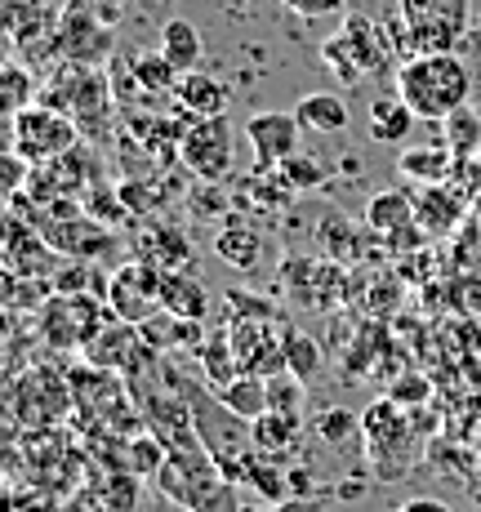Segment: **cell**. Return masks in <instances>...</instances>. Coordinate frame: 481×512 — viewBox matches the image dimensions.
Masks as SVG:
<instances>
[{"label": "cell", "mask_w": 481, "mask_h": 512, "mask_svg": "<svg viewBox=\"0 0 481 512\" xmlns=\"http://www.w3.org/2000/svg\"><path fill=\"white\" fill-rule=\"evenodd\" d=\"M85 214H90V219H98V223H107V228H121L125 219H134L130 214V205L121 201V187H107L103 179H98L90 192H85Z\"/></svg>", "instance_id": "cell-35"}, {"label": "cell", "mask_w": 481, "mask_h": 512, "mask_svg": "<svg viewBox=\"0 0 481 512\" xmlns=\"http://www.w3.org/2000/svg\"><path fill=\"white\" fill-rule=\"evenodd\" d=\"M473 76L459 54H410L397 67V94L415 107L419 121H446L468 103Z\"/></svg>", "instance_id": "cell-3"}, {"label": "cell", "mask_w": 481, "mask_h": 512, "mask_svg": "<svg viewBox=\"0 0 481 512\" xmlns=\"http://www.w3.org/2000/svg\"><path fill=\"white\" fill-rule=\"evenodd\" d=\"M303 392H308V383L294 379L290 370H281L268 379V406L281 410V415H303Z\"/></svg>", "instance_id": "cell-38"}, {"label": "cell", "mask_w": 481, "mask_h": 512, "mask_svg": "<svg viewBox=\"0 0 481 512\" xmlns=\"http://www.w3.org/2000/svg\"><path fill=\"white\" fill-rule=\"evenodd\" d=\"M294 121H299L308 134H343L348 130V121H352V112H348V103H343L339 94L312 90V94H303L299 103H294Z\"/></svg>", "instance_id": "cell-19"}, {"label": "cell", "mask_w": 481, "mask_h": 512, "mask_svg": "<svg viewBox=\"0 0 481 512\" xmlns=\"http://www.w3.org/2000/svg\"><path fill=\"white\" fill-rule=\"evenodd\" d=\"M228 303H232V308H241L237 317H281V312H277V303H272V299H259V294L228 290Z\"/></svg>", "instance_id": "cell-41"}, {"label": "cell", "mask_w": 481, "mask_h": 512, "mask_svg": "<svg viewBox=\"0 0 481 512\" xmlns=\"http://www.w3.org/2000/svg\"><path fill=\"white\" fill-rule=\"evenodd\" d=\"M321 366H326V352H321V343L308 339V334H299V330H290L286 334V370L294 374V379L312 383L321 374Z\"/></svg>", "instance_id": "cell-34"}, {"label": "cell", "mask_w": 481, "mask_h": 512, "mask_svg": "<svg viewBox=\"0 0 481 512\" xmlns=\"http://www.w3.org/2000/svg\"><path fill=\"white\" fill-rule=\"evenodd\" d=\"M81 143H85L81 125L67 112H54V107H45V103H32V107H23V112H14V152L27 156L32 165L54 161V156L72 152V147H81Z\"/></svg>", "instance_id": "cell-7"}, {"label": "cell", "mask_w": 481, "mask_h": 512, "mask_svg": "<svg viewBox=\"0 0 481 512\" xmlns=\"http://www.w3.org/2000/svg\"><path fill=\"white\" fill-rule=\"evenodd\" d=\"M321 63L339 76L343 85H357L361 76H379L392 63V36L375 27L366 14H348L330 41H321Z\"/></svg>", "instance_id": "cell-4"}, {"label": "cell", "mask_w": 481, "mask_h": 512, "mask_svg": "<svg viewBox=\"0 0 481 512\" xmlns=\"http://www.w3.org/2000/svg\"><path fill=\"white\" fill-rule=\"evenodd\" d=\"M161 281L165 272L152 268L143 259H130L121 268L107 272V308L112 317L130 321V326H147L152 317H161Z\"/></svg>", "instance_id": "cell-8"}, {"label": "cell", "mask_w": 481, "mask_h": 512, "mask_svg": "<svg viewBox=\"0 0 481 512\" xmlns=\"http://www.w3.org/2000/svg\"><path fill=\"white\" fill-rule=\"evenodd\" d=\"M232 156H237V130L228 116H192L179 147L183 170L196 183H223L232 174Z\"/></svg>", "instance_id": "cell-6"}, {"label": "cell", "mask_w": 481, "mask_h": 512, "mask_svg": "<svg viewBox=\"0 0 481 512\" xmlns=\"http://www.w3.org/2000/svg\"><path fill=\"white\" fill-rule=\"evenodd\" d=\"M299 419L303 415H281V410H268V415H259L250 423V437H254V450H263V455L272 459H286L294 455V446H299Z\"/></svg>", "instance_id": "cell-22"}, {"label": "cell", "mask_w": 481, "mask_h": 512, "mask_svg": "<svg viewBox=\"0 0 481 512\" xmlns=\"http://www.w3.org/2000/svg\"><path fill=\"white\" fill-rule=\"evenodd\" d=\"M130 72L134 81H139V94L143 103H156V98H170L174 90H179V67L170 63V58L161 54V49H147V54H134L130 58Z\"/></svg>", "instance_id": "cell-23"}, {"label": "cell", "mask_w": 481, "mask_h": 512, "mask_svg": "<svg viewBox=\"0 0 481 512\" xmlns=\"http://www.w3.org/2000/svg\"><path fill=\"white\" fill-rule=\"evenodd\" d=\"M468 210H473V205H468L450 183H433V187H424V196H419L415 223L428 232V241H446V236H455V228L464 223Z\"/></svg>", "instance_id": "cell-13"}, {"label": "cell", "mask_w": 481, "mask_h": 512, "mask_svg": "<svg viewBox=\"0 0 481 512\" xmlns=\"http://www.w3.org/2000/svg\"><path fill=\"white\" fill-rule=\"evenodd\" d=\"M174 103H179L183 112H192V116H228L232 94H228V85H223L219 76H210V72H201V67H196V72L179 76Z\"/></svg>", "instance_id": "cell-16"}, {"label": "cell", "mask_w": 481, "mask_h": 512, "mask_svg": "<svg viewBox=\"0 0 481 512\" xmlns=\"http://www.w3.org/2000/svg\"><path fill=\"white\" fill-rule=\"evenodd\" d=\"M441 143L459 156V161H477L481 156V112L473 103H464L459 112H450L441 121Z\"/></svg>", "instance_id": "cell-27"}, {"label": "cell", "mask_w": 481, "mask_h": 512, "mask_svg": "<svg viewBox=\"0 0 481 512\" xmlns=\"http://www.w3.org/2000/svg\"><path fill=\"white\" fill-rule=\"evenodd\" d=\"M415 121H419L415 107H410L401 94H384V98H375V103L366 107V130H370V139L375 143H401Z\"/></svg>", "instance_id": "cell-21"}, {"label": "cell", "mask_w": 481, "mask_h": 512, "mask_svg": "<svg viewBox=\"0 0 481 512\" xmlns=\"http://www.w3.org/2000/svg\"><path fill=\"white\" fill-rule=\"evenodd\" d=\"M36 228L49 241V250L58 259H81V263H98L107 250L116 245V236L107 223L90 219V214H72V219H36Z\"/></svg>", "instance_id": "cell-11"}, {"label": "cell", "mask_w": 481, "mask_h": 512, "mask_svg": "<svg viewBox=\"0 0 481 512\" xmlns=\"http://www.w3.org/2000/svg\"><path fill=\"white\" fill-rule=\"evenodd\" d=\"M161 49L165 58H170L179 72H196L201 67V54H205V45H201V32L188 23V18H170V23L161 27Z\"/></svg>", "instance_id": "cell-26"}, {"label": "cell", "mask_w": 481, "mask_h": 512, "mask_svg": "<svg viewBox=\"0 0 481 512\" xmlns=\"http://www.w3.org/2000/svg\"><path fill=\"white\" fill-rule=\"evenodd\" d=\"M299 130L294 112H259L245 121V143L254 152V170H277L286 156L299 152Z\"/></svg>", "instance_id": "cell-12"}, {"label": "cell", "mask_w": 481, "mask_h": 512, "mask_svg": "<svg viewBox=\"0 0 481 512\" xmlns=\"http://www.w3.org/2000/svg\"><path fill=\"white\" fill-rule=\"evenodd\" d=\"M281 5H286L294 18H330V14H339L348 0H281Z\"/></svg>", "instance_id": "cell-42"}, {"label": "cell", "mask_w": 481, "mask_h": 512, "mask_svg": "<svg viewBox=\"0 0 481 512\" xmlns=\"http://www.w3.org/2000/svg\"><path fill=\"white\" fill-rule=\"evenodd\" d=\"M63 388H72V383H63L58 374H49V370H32V374H27V388L18 392V397H32V406L18 410V419L36 423V428H45V423H58V419H63V410L45 406V392H63Z\"/></svg>", "instance_id": "cell-30"}, {"label": "cell", "mask_w": 481, "mask_h": 512, "mask_svg": "<svg viewBox=\"0 0 481 512\" xmlns=\"http://www.w3.org/2000/svg\"><path fill=\"white\" fill-rule=\"evenodd\" d=\"M228 210V196L219 192V183H196L192 192V214L196 219H214V214Z\"/></svg>", "instance_id": "cell-40"}, {"label": "cell", "mask_w": 481, "mask_h": 512, "mask_svg": "<svg viewBox=\"0 0 481 512\" xmlns=\"http://www.w3.org/2000/svg\"><path fill=\"white\" fill-rule=\"evenodd\" d=\"M401 23H424V18H437V23H450L464 32L468 27V0H397Z\"/></svg>", "instance_id": "cell-32"}, {"label": "cell", "mask_w": 481, "mask_h": 512, "mask_svg": "<svg viewBox=\"0 0 481 512\" xmlns=\"http://www.w3.org/2000/svg\"><path fill=\"white\" fill-rule=\"evenodd\" d=\"M388 397L406 410H424L428 401H433V383H428L424 374H401L397 383H388Z\"/></svg>", "instance_id": "cell-39"}, {"label": "cell", "mask_w": 481, "mask_h": 512, "mask_svg": "<svg viewBox=\"0 0 481 512\" xmlns=\"http://www.w3.org/2000/svg\"><path fill=\"white\" fill-rule=\"evenodd\" d=\"M245 512H321V504H317V499L290 495V499H281V504H250Z\"/></svg>", "instance_id": "cell-44"}, {"label": "cell", "mask_w": 481, "mask_h": 512, "mask_svg": "<svg viewBox=\"0 0 481 512\" xmlns=\"http://www.w3.org/2000/svg\"><path fill=\"white\" fill-rule=\"evenodd\" d=\"M36 103L67 112L81 125L85 143H107L116 139V90L107 67H85V63H54L49 76L41 81V98Z\"/></svg>", "instance_id": "cell-1"}, {"label": "cell", "mask_w": 481, "mask_h": 512, "mask_svg": "<svg viewBox=\"0 0 481 512\" xmlns=\"http://www.w3.org/2000/svg\"><path fill=\"white\" fill-rule=\"evenodd\" d=\"M107 321H112V308L98 294H49L36 308V334L54 352H85Z\"/></svg>", "instance_id": "cell-5"}, {"label": "cell", "mask_w": 481, "mask_h": 512, "mask_svg": "<svg viewBox=\"0 0 481 512\" xmlns=\"http://www.w3.org/2000/svg\"><path fill=\"white\" fill-rule=\"evenodd\" d=\"M397 512H455L450 504H441V499H428V495H419V499H406Z\"/></svg>", "instance_id": "cell-45"}, {"label": "cell", "mask_w": 481, "mask_h": 512, "mask_svg": "<svg viewBox=\"0 0 481 512\" xmlns=\"http://www.w3.org/2000/svg\"><path fill=\"white\" fill-rule=\"evenodd\" d=\"M112 23L85 14V9L63 5L54 32V63H85V67H107L112 63Z\"/></svg>", "instance_id": "cell-10"}, {"label": "cell", "mask_w": 481, "mask_h": 512, "mask_svg": "<svg viewBox=\"0 0 481 512\" xmlns=\"http://www.w3.org/2000/svg\"><path fill=\"white\" fill-rule=\"evenodd\" d=\"M201 370H205V379H210V392L228 388L232 379H241V374H245L241 361H237V348H232V339H228V330H219L214 339H205Z\"/></svg>", "instance_id": "cell-29"}, {"label": "cell", "mask_w": 481, "mask_h": 512, "mask_svg": "<svg viewBox=\"0 0 481 512\" xmlns=\"http://www.w3.org/2000/svg\"><path fill=\"white\" fill-rule=\"evenodd\" d=\"M312 432H317L326 446H348L352 437H361V415H352V410H343V406H330L312 419Z\"/></svg>", "instance_id": "cell-36"}, {"label": "cell", "mask_w": 481, "mask_h": 512, "mask_svg": "<svg viewBox=\"0 0 481 512\" xmlns=\"http://www.w3.org/2000/svg\"><path fill=\"white\" fill-rule=\"evenodd\" d=\"M58 14L49 0H5V32L14 45L18 63H41L54 67V32H58Z\"/></svg>", "instance_id": "cell-9"}, {"label": "cell", "mask_w": 481, "mask_h": 512, "mask_svg": "<svg viewBox=\"0 0 481 512\" xmlns=\"http://www.w3.org/2000/svg\"><path fill=\"white\" fill-rule=\"evenodd\" d=\"M72 9H85V14H94V18H103V23H121V9H125V0H67Z\"/></svg>", "instance_id": "cell-43"}, {"label": "cell", "mask_w": 481, "mask_h": 512, "mask_svg": "<svg viewBox=\"0 0 481 512\" xmlns=\"http://www.w3.org/2000/svg\"><path fill=\"white\" fill-rule=\"evenodd\" d=\"M161 379L170 383L174 392H183V401L192 406V419H196V432H201L205 450H210L214 464L223 468V477L237 481V486H241V459L254 450L250 419L232 415V410L219 401V392H205L201 383H192L188 374L174 370L170 361H161Z\"/></svg>", "instance_id": "cell-2"}, {"label": "cell", "mask_w": 481, "mask_h": 512, "mask_svg": "<svg viewBox=\"0 0 481 512\" xmlns=\"http://www.w3.org/2000/svg\"><path fill=\"white\" fill-rule=\"evenodd\" d=\"M290 495L312 499V472L308 468H290Z\"/></svg>", "instance_id": "cell-46"}, {"label": "cell", "mask_w": 481, "mask_h": 512, "mask_svg": "<svg viewBox=\"0 0 481 512\" xmlns=\"http://www.w3.org/2000/svg\"><path fill=\"white\" fill-rule=\"evenodd\" d=\"M161 308L179 321H205V312H210V294H205V285L196 281L192 268H179V272H165Z\"/></svg>", "instance_id": "cell-17"}, {"label": "cell", "mask_w": 481, "mask_h": 512, "mask_svg": "<svg viewBox=\"0 0 481 512\" xmlns=\"http://www.w3.org/2000/svg\"><path fill=\"white\" fill-rule=\"evenodd\" d=\"M214 254H219L228 268H237V272H254L263 263V236L254 232V228H223V232H214Z\"/></svg>", "instance_id": "cell-25"}, {"label": "cell", "mask_w": 481, "mask_h": 512, "mask_svg": "<svg viewBox=\"0 0 481 512\" xmlns=\"http://www.w3.org/2000/svg\"><path fill=\"white\" fill-rule=\"evenodd\" d=\"M473 214H477V228H481V205H477V210H473Z\"/></svg>", "instance_id": "cell-47"}, {"label": "cell", "mask_w": 481, "mask_h": 512, "mask_svg": "<svg viewBox=\"0 0 481 512\" xmlns=\"http://www.w3.org/2000/svg\"><path fill=\"white\" fill-rule=\"evenodd\" d=\"M134 259L152 263L161 272H179V268H192V241L183 236L174 223H147L134 241Z\"/></svg>", "instance_id": "cell-14"}, {"label": "cell", "mask_w": 481, "mask_h": 512, "mask_svg": "<svg viewBox=\"0 0 481 512\" xmlns=\"http://www.w3.org/2000/svg\"><path fill=\"white\" fill-rule=\"evenodd\" d=\"M455 161L459 156L450 152L446 143H433V147H406L397 161V170L406 174L410 183L419 187H433V183H450V174H455Z\"/></svg>", "instance_id": "cell-20"}, {"label": "cell", "mask_w": 481, "mask_h": 512, "mask_svg": "<svg viewBox=\"0 0 481 512\" xmlns=\"http://www.w3.org/2000/svg\"><path fill=\"white\" fill-rule=\"evenodd\" d=\"M5 232H9V272H14V277H45L41 268L49 259H58V254L49 250L41 228H36V223H23V214L9 210Z\"/></svg>", "instance_id": "cell-15"}, {"label": "cell", "mask_w": 481, "mask_h": 512, "mask_svg": "<svg viewBox=\"0 0 481 512\" xmlns=\"http://www.w3.org/2000/svg\"><path fill=\"white\" fill-rule=\"evenodd\" d=\"M415 196L401 192V187H384V192H375L366 201V228L379 232V236H392L397 228H406V223H415Z\"/></svg>", "instance_id": "cell-24"}, {"label": "cell", "mask_w": 481, "mask_h": 512, "mask_svg": "<svg viewBox=\"0 0 481 512\" xmlns=\"http://www.w3.org/2000/svg\"><path fill=\"white\" fill-rule=\"evenodd\" d=\"M219 401L232 410V415H241V419H259V415H268V379L263 374H241V379H232L228 388H219Z\"/></svg>", "instance_id": "cell-28"}, {"label": "cell", "mask_w": 481, "mask_h": 512, "mask_svg": "<svg viewBox=\"0 0 481 512\" xmlns=\"http://www.w3.org/2000/svg\"><path fill=\"white\" fill-rule=\"evenodd\" d=\"M36 98H41V85H36L32 67L5 63V72H0V103H5V112H23V107H32Z\"/></svg>", "instance_id": "cell-33"}, {"label": "cell", "mask_w": 481, "mask_h": 512, "mask_svg": "<svg viewBox=\"0 0 481 512\" xmlns=\"http://www.w3.org/2000/svg\"><path fill=\"white\" fill-rule=\"evenodd\" d=\"M277 179L286 183L290 192H312V187L326 183V165L312 161V156H303V152H294V156H286V161L277 165Z\"/></svg>", "instance_id": "cell-37"}, {"label": "cell", "mask_w": 481, "mask_h": 512, "mask_svg": "<svg viewBox=\"0 0 481 512\" xmlns=\"http://www.w3.org/2000/svg\"><path fill=\"white\" fill-rule=\"evenodd\" d=\"M139 499H143V481H139V472L107 468L103 490H98V504H103L107 512H139Z\"/></svg>", "instance_id": "cell-31"}, {"label": "cell", "mask_w": 481, "mask_h": 512, "mask_svg": "<svg viewBox=\"0 0 481 512\" xmlns=\"http://www.w3.org/2000/svg\"><path fill=\"white\" fill-rule=\"evenodd\" d=\"M241 490L263 495V504H281V499H290V468L263 450H250L241 459Z\"/></svg>", "instance_id": "cell-18"}]
</instances>
